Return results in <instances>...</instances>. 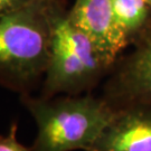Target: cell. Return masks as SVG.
<instances>
[{
    "label": "cell",
    "instance_id": "1",
    "mask_svg": "<svg viewBox=\"0 0 151 151\" xmlns=\"http://www.w3.org/2000/svg\"><path fill=\"white\" fill-rule=\"evenodd\" d=\"M65 0H32L0 15V85L22 95L44 78L54 22Z\"/></svg>",
    "mask_w": 151,
    "mask_h": 151
},
{
    "label": "cell",
    "instance_id": "2",
    "mask_svg": "<svg viewBox=\"0 0 151 151\" xmlns=\"http://www.w3.org/2000/svg\"><path fill=\"white\" fill-rule=\"evenodd\" d=\"M37 127L32 151H88L114 113L101 95L90 93L45 99L22 95Z\"/></svg>",
    "mask_w": 151,
    "mask_h": 151
},
{
    "label": "cell",
    "instance_id": "3",
    "mask_svg": "<svg viewBox=\"0 0 151 151\" xmlns=\"http://www.w3.org/2000/svg\"><path fill=\"white\" fill-rule=\"evenodd\" d=\"M112 68L94 43L76 27L64 9L54 22L50 56L39 96L90 93Z\"/></svg>",
    "mask_w": 151,
    "mask_h": 151
},
{
    "label": "cell",
    "instance_id": "4",
    "mask_svg": "<svg viewBox=\"0 0 151 151\" xmlns=\"http://www.w3.org/2000/svg\"><path fill=\"white\" fill-rule=\"evenodd\" d=\"M101 96L112 106L151 103V22L115 62Z\"/></svg>",
    "mask_w": 151,
    "mask_h": 151
},
{
    "label": "cell",
    "instance_id": "5",
    "mask_svg": "<svg viewBox=\"0 0 151 151\" xmlns=\"http://www.w3.org/2000/svg\"><path fill=\"white\" fill-rule=\"evenodd\" d=\"M68 17L88 36L112 67L129 48L116 24L111 0H74Z\"/></svg>",
    "mask_w": 151,
    "mask_h": 151
},
{
    "label": "cell",
    "instance_id": "6",
    "mask_svg": "<svg viewBox=\"0 0 151 151\" xmlns=\"http://www.w3.org/2000/svg\"><path fill=\"white\" fill-rule=\"evenodd\" d=\"M88 151H151V103L114 109L111 121Z\"/></svg>",
    "mask_w": 151,
    "mask_h": 151
},
{
    "label": "cell",
    "instance_id": "7",
    "mask_svg": "<svg viewBox=\"0 0 151 151\" xmlns=\"http://www.w3.org/2000/svg\"><path fill=\"white\" fill-rule=\"evenodd\" d=\"M120 30L130 45L151 22V5L146 0H111Z\"/></svg>",
    "mask_w": 151,
    "mask_h": 151
},
{
    "label": "cell",
    "instance_id": "8",
    "mask_svg": "<svg viewBox=\"0 0 151 151\" xmlns=\"http://www.w3.org/2000/svg\"><path fill=\"white\" fill-rule=\"evenodd\" d=\"M17 122H12L7 134H0V151H32V147L22 145L17 138Z\"/></svg>",
    "mask_w": 151,
    "mask_h": 151
},
{
    "label": "cell",
    "instance_id": "9",
    "mask_svg": "<svg viewBox=\"0 0 151 151\" xmlns=\"http://www.w3.org/2000/svg\"><path fill=\"white\" fill-rule=\"evenodd\" d=\"M30 1L32 0H0V15L19 9Z\"/></svg>",
    "mask_w": 151,
    "mask_h": 151
},
{
    "label": "cell",
    "instance_id": "10",
    "mask_svg": "<svg viewBox=\"0 0 151 151\" xmlns=\"http://www.w3.org/2000/svg\"><path fill=\"white\" fill-rule=\"evenodd\" d=\"M146 1L148 2V4H150V5H151V0H146Z\"/></svg>",
    "mask_w": 151,
    "mask_h": 151
}]
</instances>
